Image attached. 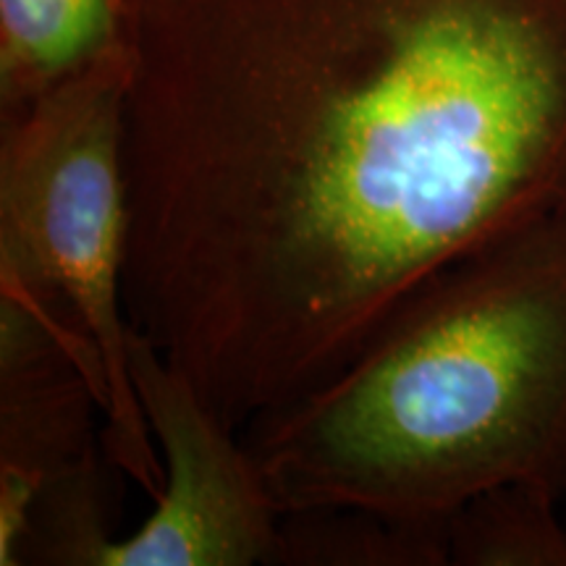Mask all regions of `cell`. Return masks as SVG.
I'll return each mask as SVG.
<instances>
[{
	"instance_id": "cell-1",
	"label": "cell",
	"mask_w": 566,
	"mask_h": 566,
	"mask_svg": "<svg viewBox=\"0 0 566 566\" xmlns=\"http://www.w3.org/2000/svg\"><path fill=\"white\" fill-rule=\"evenodd\" d=\"M129 325L247 424L566 216V0H124Z\"/></svg>"
},
{
	"instance_id": "cell-4",
	"label": "cell",
	"mask_w": 566,
	"mask_h": 566,
	"mask_svg": "<svg viewBox=\"0 0 566 566\" xmlns=\"http://www.w3.org/2000/svg\"><path fill=\"white\" fill-rule=\"evenodd\" d=\"M132 380L163 459L153 514L97 546L90 566H250L273 562L283 514L252 451L192 380L132 328Z\"/></svg>"
},
{
	"instance_id": "cell-3",
	"label": "cell",
	"mask_w": 566,
	"mask_h": 566,
	"mask_svg": "<svg viewBox=\"0 0 566 566\" xmlns=\"http://www.w3.org/2000/svg\"><path fill=\"white\" fill-rule=\"evenodd\" d=\"M124 38L87 66L0 118V286L38 304L84 373L105 417V454L150 499L163 459L132 380L124 279Z\"/></svg>"
},
{
	"instance_id": "cell-8",
	"label": "cell",
	"mask_w": 566,
	"mask_h": 566,
	"mask_svg": "<svg viewBox=\"0 0 566 566\" xmlns=\"http://www.w3.org/2000/svg\"><path fill=\"white\" fill-rule=\"evenodd\" d=\"M558 499L533 485H501L467 501L449 520V564L566 566Z\"/></svg>"
},
{
	"instance_id": "cell-6",
	"label": "cell",
	"mask_w": 566,
	"mask_h": 566,
	"mask_svg": "<svg viewBox=\"0 0 566 566\" xmlns=\"http://www.w3.org/2000/svg\"><path fill=\"white\" fill-rule=\"evenodd\" d=\"M122 17L124 0H0V116L108 51Z\"/></svg>"
},
{
	"instance_id": "cell-7",
	"label": "cell",
	"mask_w": 566,
	"mask_h": 566,
	"mask_svg": "<svg viewBox=\"0 0 566 566\" xmlns=\"http://www.w3.org/2000/svg\"><path fill=\"white\" fill-rule=\"evenodd\" d=\"M279 564L430 566L449 564V522L388 520L363 512L283 516Z\"/></svg>"
},
{
	"instance_id": "cell-5",
	"label": "cell",
	"mask_w": 566,
	"mask_h": 566,
	"mask_svg": "<svg viewBox=\"0 0 566 566\" xmlns=\"http://www.w3.org/2000/svg\"><path fill=\"white\" fill-rule=\"evenodd\" d=\"M0 566H17L48 488L95 462L90 375L24 294L0 289Z\"/></svg>"
},
{
	"instance_id": "cell-2",
	"label": "cell",
	"mask_w": 566,
	"mask_h": 566,
	"mask_svg": "<svg viewBox=\"0 0 566 566\" xmlns=\"http://www.w3.org/2000/svg\"><path fill=\"white\" fill-rule=\"evenodd\" d=\"M283 516L449 522L566 493V216L430 279L334 378L242 430Z\"/></svg>"
}]
</instances>
